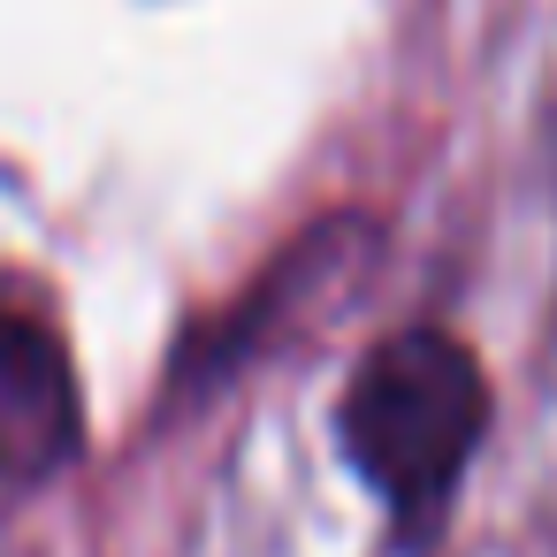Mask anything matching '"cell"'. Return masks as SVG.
<instances>
[{
	"mask_svg": "<svg viewBox=\"0 0 557 557\" xmlns=\"http://www.w3.org/2000/svg\"><path fill=\"white\" fill-rule=\"evenodd\" d=\"M488 420H496V397H488L481 359L450 329H428V321L382 336L351 367L344 405H336L344 458L382 496L405 542H428L450 519V496L473 473Z\"/></svg>",
	"mask_w": 557,
	"mask_h": 557,
	"instance_id": "6da1fadb",
	"label": "cell"
},
{
	"mask_svg": "<svg viewBox=\"0 0 557 557\" xmlns=\"http://www.w3.org/2000/svg\"><path fill=\"white\" fill-rule=\"evenodd\" d=\"M77 374L54 329L0 306V481H47L77 450Z\"/></svg>",
	"mask_w": 557,
	"mask_h": 557,
	"instance_id": "7a4b0ae2",
	"label": "cell"
}]
</instances>
